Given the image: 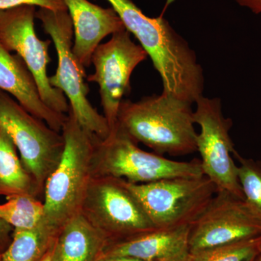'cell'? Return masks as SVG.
I'll use <instances>...</instances> for the list:
<instances>
[{"label":"cell","instance_id":"cell-14","mask_svg":"<svg viewBox=\"0 0 261 261\" xmlns=\"http://www.w3.org/2000/svg\"><path fill=\"white\" fill-rule=\"evenodd\" d=\"M73 23V51L84 68L90 66L94 51L106 37L126 29L112 8L88 0H63Z\"/></svg>","mask_w":261,"mask_h":261},{"label":"cell","instance_id":"cell-13","mask_svg":"<svg viewBox=\"0 0 261 261\" xmlns=\"http://www.w3.org/2000/svg\"><path fill=\"white\" fill-rule=\"evenodd\" d=\"M190 226L154 228L137 236L108 243L99 259L130 257L145 261H187L190 256Z\"/></svg>","mask_w":261,"mask_h":261},{"label":"cell","instance_id":"cell-5","mask_svg":"<svg viewBox=\"0 0 261 261\" xmlns=\"http://www.w3.org/2000/svg\"><path fill=\"white\" fill-rule=\"evenodd\" d=\"M36 18L41 20L44 32L50 36L58 57L56 73L49 76V83L68 98L70 111L80 126L91 135L105 140L111 130L104 116L89 101L85 68L73 51V28L70 15L68 11L40 8Z\"/></svg>","mask_w":261,"mask_h":261},{"label":"cell","instance_id":"cell-6","mask_svg":"<svg viewBox=\"0 0 261 261\" xmlns=\"http://www.w3.org/2000/svg\"><path fill=\"white\" fill-rule=\"evenodd\" d=\"M127 185L156 228L191 226L218 191L205 175Z\"/></svg>","mask_w":261,"mask_h":261},{"label":"cell","instance_id":"cell-8","mask_svg":"<svg viewBox=\"0 0 261 261\" xmlns=\"http://www.w3.org/2000/svg\"><path fill=\"white\" fill-rule=\"evenodd\" d=\"M81 213L110 243L156 228L122 178L92 176Z\"/></svg>","mask_w":261,"mask_h":261},{"label":"cell","instance_id":"cell-11","mask_svg":"<svg viewBox=\"0 0 261 261\" xmlns=\"http://www.w3.org/2000/svg\"><path fill=\"white\" fill-rule=\"evenodd\" d=\"M147 57L126 29L113 34L108 42L99 44L94 51L92 58L94 73L87 81L99 86L103 116L111 132L116 128L123 97L129 94L132 73Z\"/></svg>","mask_w":261,"mask_h":261},{"label":"cell","instance_id":"cell-28","mask_svg":"<svg viewBox=\"0 0 261 261\" xmlns=\"http://www.w3.org/2000/svg\"><path fill=\"white\" fill-rule=\"evenodd\" d=\"M0 261H3V259H2L1 254H0Z\"/></svg>","mask_w":261,"mask_h":261},{"label":"cell","instance_id":"cell-9","mask_svg":"<svg viewBox=\"0 0 261 261\" xmlns=\"http://www.w3.org/2000/svg\"><path fill=\"white\" fill-rule=\"evenodd\" d=\"M195 103L194 119L200 127L197 152L200 154L204 175L214 182L218 191L231 192L244 198L238 165L233 159L236 150L229 135L232 120L224 116L220 98L202 95Z\"/></svg>","mask_w":261,"mask_h":261},{"label":"cell","instance_id":"cell-1","mask_svg":"<svg viewBox=\"0 0 261 261\" xmlns=\"http://www.w3.org/2000/svg\"><path fill=\"white\" fill-rule=\"evenodd\" d=\"M107 1L152 60L162 81V94L192 104L203 95V69L195 51L163 14L147 16L132 0Z\"/></svg>","mask_w":261,"mask_h":261},{"label":"cell","instance_id":"cell-24","mask_svg":"<svg viewBox=\"0 0 261 261\" xmlns=\"http://www.w3.org/2000/svg\"><path fill=\"white\" fill-rule=\"evenodd\" d=\"M237 4L255 13L261 14V0H233Z\"/></svg>","mask_w":261,"mask_h":261},{"label":"cell","instance_id":"cell-26","mask_svg":"<svg viewBox=\"0 0 261 261\" xmlns=\"http://www.w3.org/2000/svg\"><path fill=\"white\" fill-rule=\"evenodd\" d=\"M54 243L53 244L50 248L49 249V250H48L47 253L45 254V255H44L41 261H53V247H54Z\"/></svg>","mask_w":261,"mask_h":261},{"label":"cell","instance_id":"cell-22","mask_svg":"<svg viewBox=\"0 0 261 261\" xmlns=\"http://www.w3.org/2000/svg\"><path fill=\"white\" fill-rule=\"evenodd\" d=\"M23 5L37 6L53 11H68L63 0H0V10L10 9Z\"/></svg>","mask_w":261,"mask_h":261},{"label":"cell","instance_id":"cell-2","mask_svg":"<svg viewBox=\"0 0 261 261\" xmlns=\"http://www.w3.org/2000/svg\"><path fill=\"white\" fill-rule=\"evenodd\" d=\"M193 104L161 94L137 102L123 99L116 126L136 143L164 156L197 152Z\"/></svg>","mask_w":261,"mask_h":261},{"label":"cell","instance_id":"cell-29","mask_svg":"<svg viewBox=\"0 0 261 261\" xmlns=\"http://www.w3.org/2000/svg\"><path fill=\"white\" fill-rule=\"evenodd\" d=\"M258 261H261V255L259 256Z\"/></svg>","mask_w":261,"mask_h":261},{"label":"cell","instance_id":"cell-21","mask_svg":"<svg viewBox=\"0 0 261 261\" xmlns=\"http://www.w3.org/2000/svg\"><path fill=\"white\" fill-rule=\"evenodd\" d=\"M233 157L239 161L238 178L244 198L261 220V161L245 159L237 151Z\"/></svg>","mask_w":261,"mask_h":261},{"label":"cell","instance_id":"cell-18","mask_svg":"<svg viewBox=\"0 0 261 261\" xmlns=\"http://www.w3.org/2000/svg\"><path fill=\"white\" fill-rule=\"evenodd\" d=\"M58 235L44 224L30 230L14 229L11 242L3 253V261H41Z\"/></svg>","mask_w":261,"mask_h":261},{"label":"cell","instance_id":"cell-7","mask_svg":"<svg viewBox=\"0 0 261 261\" xmlns=\"http://www.w3.org/2000/svg\"><path fill=\"white\" fill-rule=\"evenodd\" d=\"M0 125L11 137L24 168L44 195L46 181L64 152L63 135L32 116L1 89Z\"/></svg>","mask_w":261,"mask_h":261},{"label":"cell","instance_id":"cell-15","mask_svg":"<svg viewBox=\"0 0 261 261\" xmlns=\"http://www.w3.org/2000/svg\"><path fill=\"white\" fill-rule=\"evenodd\" d=\"M0 89L10 94L32 116L62 132L67 115L56 112L43 102L32 72L18 55H12L0 43Z\"/></svg>","mask_w":261,"mask_h":261},{"label":"cell","instance_id":"cell-27","mask_svg":"<svg viewBox=\"0 0 261 261\" xmlns=\"http://www.w3.org/2000/svg\"><path fill=\"white\" fill-rule=\"evenodd\" d=\"M259 256L255 257V258L252 259V260L249 261H258Z\"/></svg>","mask_w":261,"mask_h":261},{"label":"cell","instance_id":"cell-12","mask_svg":"<svg viewBox=\"0 0 261 261\" xmlns=\"http://www.w3.org/2000/svg\"><path fill=\"white\" fill-rule=\"evenodd\" d=\"M261 236V220L245 199L217 191L190 226V253Z\"/></svg>","mask_w":261,"mask_h":261},{"label":"cell","instance_id":"cell-20","mask_svg":"<svg viewBox=\"0 0 261 261\" xmlns=\"http://www.w3.org/2000/svg\"><path fill=\"white\" fill-rule=\"evenodd\" d=\"M261 255V236L190 254L187 261H249Z\"/></svg>","mask_w":261,"mask_h":261},{"label":"cell","instance_id":"cell-25","mask_svg":"<svg viewBox=\"0 0 261 261\" xmlns=\"http://www.w3.org/2000/svg\"><path fill=\"white\" fill-rule=\"evenodd\" d=\"M97 261H145L140 260V259L134 258L130 257H103L99 259Z\"/></svg>","mask_w":261,"mask_h":261},{"label":"cell","instance_id":"cell-17","mask_svg":"<svg viewBox=\"0 0 261 261\" xmlns=\"http://www.w3.org/2000/svg\"><path fill=\"white\" fill-rule=\"evenodd\" d=\"M18 149L6 130L0 125V196H42L24 168Z\"/></svg>","mask_w":261,"mask_h":261},{"label":"cell","instance_id":"cell-16","mask_svg":"<svg viewBox=\"0 0 261 261\" xmlns=\"http://www.w3.org/2000/svg\"><path fill=\"white\" fill-rule=\"evenodd\" d=\"M110 243L80 213L61 228L53 247V261H97Z\"/></svg>","mask_w":261,"mask_h":261},{"label":"cell","instance_id":"cell-10","mask_svg":"<svg viewBox=\"0 0 261 261\" xmlns=\"http://www.w3.org/2000/svg\"><path fill=\"white\" fill-rule=\"evenodd\" d=\"M36 13V7L32 5L0 10V43L23 60L35 79L43 102L56 112L68 114L70 105L66 97L49 83L47 66L51 61V41L37 37L34 27Z\"/></svg>","mask_w":261,"mask_h":261},{"label":"cell","instance_id":"cell-3","mask_svg":"<svg viewBox=\"0 0 261 261\" xmlns=\"http://www.w3.org/2000/svg\"><path fill=\"white\" fill-rule=\"evenodd\" d=\"M61 133L65 140L64 152L46 181L42 221L57 235L70 219L81 213L92 178V158L96 137L80 126L70 110Z\"/></svg>","mask_w":261,"mask_h":261},{"label":"cell","instance_id":"cell-19","mask_svg":"<svg viewBox=\"0 0 261 261\" xmlns=\"http://www.w3.org/2000/svg\"><path fill=\"white\" fill-rule=\"evenodd\" d=\"M0 204V219L14 229L30 230L42 223L44 202L31 195H19L7 198Z\"/></svg>","mask_w":261,"mask_h":261},{"label":"cell","instance_id":"cell-23","mask_svg":"<svg viewBox=\"0 0 261 261\" xmlns=\"http://www.w3.org/2000/svg\"><path fill=\"white\" fill-rule=\"evenodd\" d=\"M11 226L0 219V254L6 250L11 242Z\"/></svg>","mask_w":261,"mask_h":261},{"label":"cell","instance_id":"cell-4","mask_svg":"<svg viewBox=\"0 0 261 261\" xmlns=\"http://www.w3.org/2000/svg\"><path fill=\"white\" fill-rule=\"evenodd\" d=\"M92 173V176L122 178L130 184L204 176L200 159L176 161L146 152L117 126L105 140L94 139Z\"/></svg>","mask_w":261,"mask_h":261}]
</instances>
